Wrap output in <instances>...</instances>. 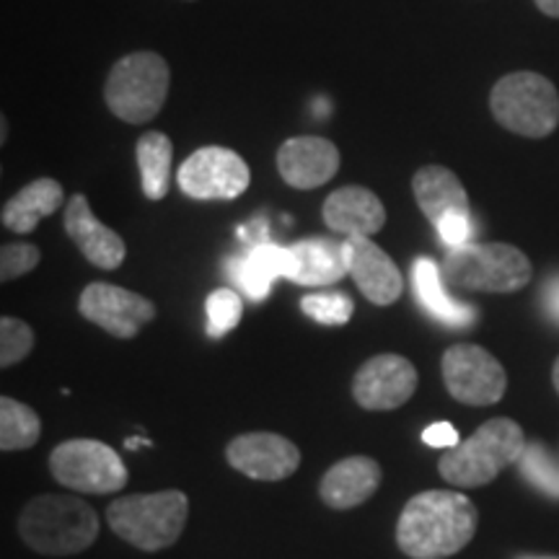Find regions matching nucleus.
Segmentation results:
<instances>
[{
  "label": "nucleus",
  "instance_id": "nucleus-32",
  "mask_svg": "<svg viewBox=\"0 0 559 559\" xmlns=\"http://www.w3.org/2000/svg\"><path fill=\"white\" fill-rule=\"evenodd\" d=\"M423 440L430 445V449H456L461 443L459 430L453 428L451 423H436L430 428H425Z\"/></svg>",
  "mask_w": 559,
  "mask_h": 559
},
{
  "label": "nucleus",
  "instance_id": "nucleus-26",
  "mask_svg": "<svg viewBox=\"0 0 559 559\" xmlns=\"http://www.w3.org/2000/svg\"><path fill=\"white\" fill-rule=\"evenodd\" d=\"M521 477L539 487L544 495L559 500V464L542 443H528L523 456L519 459Z\"/></svg>",
  "mask_w": 559,
  "mask_h": 559
},
{
  "label": "nucleus",
  "instance_id": "nucleus-35",
  "mask_svg": "<svg viewBox=\"0 0 559 559\" xmlns=\"http://www.w3.org/2000/svg\"><path fill=\"white\" fill-rule=\"evenodd\" d=\"M140 445H151V440H145V438H130L128 443H124V449H140Z\"/></svg>",
  "mask_w": 559,
  "mask_h": 559
},
{
  "label": "nucleus",
  "instance_id": "nucleus-13",
  "mask_svg": "<svg viewBox=\"0 0 559 559\" xmlns=\"http://www.w3.org/2000/svg\"><path fill=\"white\" fill-rule=\"evenodd\" d=\"M226 459L236 472L257 481H283L300 466V451L277 432H243L226 445Z\"/></svg>",
  "mask_w": 559,
  "mask_h": 559
},
{
  "label": "nucleus",
  "instance_id": "nucleus-30",
  "mask_svg": "<svg viewBox=\"0 0 559 559\" xmlns=\"http://www.w3.org/2000/svg\"><path fill=\"white\" fill-rule=\"evenodd\" d=\"M39 249L34 243H5L0 249V280L11 283V280L29 275L39 264Z\"/></svg>",
  "mask_w": 559,
  "mask_h": 559
},
{
  "label": "nucleus",
  "instance_id": "nucleus-34",
  "mask_svg": "<svg viewBox=\"0 0 559 559\" xmlns=\"http://www.w3.org/2000/svg\"><path fill=\"white\" fill-rule=\"evenodd\" d=\"M542 13H547L551 19H559V0H536Z\"/></svg>",
  "mask_w": 559,
  "mask_h": 559
},
{
  "label": "nucleus",
  "instance_id": "nucleus-18",
  "mask_svg": "<svg viewBox=\"0 0 559 559\" xmlns=\"http://www.w3.org/2000/svg\"><path fill=\"white\" fill-rule=\"evenodd\" d=\"M383 479L381 464L370 456H349L334 464L330 472L321 477L319 495L324 506L334 510L358 508L362 502L379 492Z\"/></svg>",
  "mask_w": 559,
  "mask_h": 559
},
{
  "label": "nucleus",
  "instance_id": "nucleus-28",
  "mask_svg": "<svg viewBox=\"0 0 559 559\" xmlns=\"http://www.w3.org/2000/svg\"><path fill=\"white\" fill-rule=\"evenodd\" d=\"M207 334L210 337H226V334L239 326L243 317L241 296L230 288H218L207 296Z\"/></svg>",
  "mask_w": 559,
  "mask_h": 559
},
{
  "label": "nucleus",
  "instance_id": "nucleus-20",
  "mask_svg": "<svg viewBox=\"0 0 559 559\" xmlns=\"http://www.w3.org/2000/svg\"><path fill=\"white\" fill-rule=\"evenodd\" d=\"M293 283L304 288H324L349 275L347 243L334 239H304L290 247Z\"/></svg>",
  "mask_w": 559,
  "mask_h": 559
},
{
  "label": "nucleus",
  "instance_id": "nucleus-15",
  "mask_svg": "<svg viewBox=\"0 0 559 559\" xmlns=\"http://www.w3.org/2000/svg\"><path fill=\"white\" fill-rule=\"evenodd\" d=\"M349 257V275L355 285L362 290L370 304L391 306L400 300L404 290L402 272L394 260L383 251L379 243L370 241V236H353L345 239Z\"/></svg>",
  "mask_w": 559,
  "mask_h": 559
},
{
  "label": "nucleus",
  "instance_id": "nucleus-5",
  "mask_svg": "<svg viewBox=\"0 0 559 559\" xmlns=\"http://www.w3.org/2000/svg\"><path fill=\"white\" fill-rule=\"evenodd\" d=\"M445 283L466 293H519L531 283V262L510 243H464L443 262Z\"/></svg>",
  "mask_w": 559,
  "mask_h": 559
},
{
  "label": "nucleus",
  "instance_id": "nucleus-21",
  "mask_svg": "<svg viewBox=\"0 0 559 559\" xmlns=\"http://www.w3.org/2000/svg\"><path fill=\"white\" fill-rule=\"evenodd\" d=\"M412 192L419 210L432 226L456 213H472L469 194H466L461 179L445 166H423L412 179Z\"/></svg>",
  "mask_w": 559,
  "mask_h": 559
},
{
  "label": "nucleus",
  "instance_id": "nucleus-36",
  "mask_svg": "<svg viewBox=\"0 0 559 559\" xmlns=\"http://www.w3.org/2000/svg\"><path fill=\"white\" fill-rule=\"evenodd\" d=\"M551 381H555V389H557V394H559V358L555 362V368H551Z\"/></svg>",
  "mask_w": 559,
  "mask_h": 559
},
{
  "label": "nucleus",
  "instance_id": "nucleus-27",
  "mask_svg": "<svg viewBox=\"0 0 559 559\" xmlns=\"http://www.w3.org/2000/svg\"><path fill=\"white\" fill-rule=\"evenodd\" d=\"M300 311L326 326H342L353 319L355 304L345 293H309L300 298Z\"/></svg>",
  "mask_w": 559,
  "mask_h": 559
},
{
  "label": "nucleus",
  "instance_id": "nucleus-3",
  "mask_svg": "<svg viewBox=\"0 0 559 559\" xmlns=\"http://www.w3.org/2000/svg\"><path fill=\"white\" fill-rule=\"evenodd\" d=\"M526 445L519 423L508 417L487 419L472 438L461 440L456 449H449L440 459L438 472L449 485L464 489L485 487L498 479V474L510 464H519Z\"/></svg>",
  "mask_w": 559,
  "mask_h": 559
},
{
  "label": "nucleus",
  "instance_id": "nucleus-11",
  "mask_svg": "<svg viewBox=\"0 0 559 559\" xmlns=\"http://www.w3.org/2000/svg\"><path fill=\"white\" fill-rule=\"evenodd\" d=\"M79 311L91 324L102 326L117 340L138 337L148 321L156 319V304L135 290L111 283H91L79 298Z\"/></svg>",
  "mask_w": 559,
  "mask_h": 559
},
{
  "label": "nucleus",
  "instance_id": "nucleus-22",
  "mask_svg": "<svg viewBox=\"0 0 559 559\" xmlns=\"http://www.w3.org/2000/svg\"><path fill=\"white\" fill-rule=\"evenodd\" d=\"M412 283H415L417 300L423 304V309L436 317L443 324L456 326V330H464V326H472L474 319H477V311L474 306L461 304V300L451 298L445 293L443 277H440L438 264L430 260V257H417L415 264H412Z\"/></svg>",
  "mask_w": 559,
  "mask_h": 559
},
{
  "label": "nucleus",
  "instance_id": "nucleus-7",
  "mask_svg": "<svg viewBox=\"0 0 559 559\" xmlns=\"http://www.w3.org/2000/svg\"><path fill=\"white\" fill-rule=\"evenodd\" d=\"M489 109L502 128L523 138H547L559 124V94L539 73H510L495 83Z\"/></svg>",
  "mask_w": 559,
  "mask_h": 559
},
{
  "label": "nucleus",
  "instance_id": "nucleus-16",
  "mask_svg": "<svg viewBox=\"0 0 559 559\" xmlns=\"http://www.w3.org/2000/svg\"><path fill=\"white\" fill-rule=\"evenodd\" d=\"M66 230L81 254L99 270H117L124 262L128 247L122 236L104 226L91 210L86 194H73L66 205Z\"/></svg>",
  "mask_w": 559,
  "mask_h": 559
},
{
  "label": "nucleus",
  "instance_id": "nucleus-14",
  "mask_svg": "<svg viewBox=\"0 0 559 559\" xmlns=\"http://www.w3.org/2000/svg\"><path fill=\"white\" fill-rule=\"evenodd\" d=\"M340 169V151L332 140L304 135L280 145L277 171L293 190H317Z\"/></svg>",
  "mask_w": 559,
  "mask_h": 559
},
{
  "label": "nucleus",
  "instance_id": "nucleus-9",
  "mask_svg": "<svg viewBox=\"0 0 559 559\" xmlns=\"http://www.w3.org/2000/svg\"><path fill=\"white\" fill-rule=\"evenodd\" d=\"M445 389L453 400L469 407L498 404L508 391V373L492 353L479 345H453L440 360Z\"/></svg>",
  "mask_w": 559,
  "mask_h": 559
},
{
  "label": "nucleus",
  "instance_id": "nucleus-4",
  "mask_svg": "<svg viewBox=\"0 0 559 559\" xmlns=\"http://www.w3.org/2000/svg\"><path fill=\"white\" fill-rule=\"evenodd\" d=\"M190 519V500L179 489L153 495H128L107 508L109 528L122 542L143 551H158L177 544Z\"/></svg>",
  "mask_w": 559,
  "mask_h": 559
},
{
  "label": "nucleus",
  "instance_id": "nucleus-29",
  "mask_svg": "<svg viewBox=\"0 0 559 559\" xmlns=\"http://www.w3.org/2000/svg\"><path fill=\"white\" fill-rule=\"evenodd\" d=\"M34 332L26 321L3 317L0 319V366H16L32 353Z\"/></svg>",
  "mask_w": 559,
  "mask_h": 559
},
{
  "label": "nucleus",
  "instance_id": "nucleus-23",
  "mask_svg": "<svg viewBox=\"0 0 559 559\" xmlns=\"http://www.w3.org/2000/svg\"><path fill=\"white\" fill-rule=\"evenodd\" d=\"M66 192L55 179H34L3 205V226L13 234H32L41 218L52 215L62 205Z\"/></svg>",
  "mask_w": 559,
  "mask_h": 559
},
{
  "label": "nucleus",
  "instance_id": "nucleus-17",
  "mask_svg": "<svg viewBox=\"0 0 559 559\" xmlns=\"http://www.w3.org/2000/svg\"><path fill=\"white\" fill-rule=\"evenodd\" d=\"M326 228L334 234L353 239V236H373L386 223V207L376 192L366 187H342L324 200Z\"/></svg>",
  "mask_w": 559,
  "mask_h": 559
},
{
  "label": "nucleus",
  "instance_id": "nucleus-24",
  "mask_svg": "<svg viewBox=\"0 0 559 559\" xmlns=\"http://www.w3.org/2000/svg\"><path fill=\"white\" fill-rule=\"evenodd\" d=\"M138 169L140 187L148 200H164L171 190V164H174V143L164 132L151 130L143 132L138 140Z\"/></svg>",
  "mask_w": 559,
  "mask_h": 559
},
{
  "label": "nucleus",
  "instance_id": "nucleus-10",
  "mask_svg": "<svg viewBox=\"0 0 559 559\" xmlns=\"http://www.w3.org/2000/svg\"><path fill=\"white\" fill-rule=\"evenodd\" d=\"M249 181L247 160L221 145L194 151L177 174L179 190L192 200H236L249 190Z\"/></svg>",
  "mask_w": 559,
  "mask_h": 559
},
{
  "label": "nucleus",
  "instance_id": "nucleus-12",
  "mask_svg": "<svg viewBox=\"0 0 559 559\" xmlns=\"http://www.w3.org/2000/svg\"><path fill=\"white\" fill-rule=\"evenodd\" d=\"M417 368L407 358L383 353L362 362L353 381V396L368 412L400 409L417 391Z\"/></svg>",
  "mask_w": 559,
  "mask_h": 559
},
{
  "label": "nucleus",
  "instance_id": "nucleus-19",
  "mask_svg": "<svg viewBox=\"0 0 559 559\" xmlns=\"http://www.w3.org/2000/svg\"><path fill=\"white\" fill-rule=\"evenodd\" d=\"M293 272V251L290 247H277V243H257L249 247L243 257L230 260V277L236 280L243 296L249 300H264L270 296L272 283L277 277H288Z\"/></svg>",
  "mask_w": 559,
  "mask_h": 559
},
{
  "label": "nucleus",
  "instance_id": "nucleus-31",
  "mask_svg": "<svg viewBox=\"0 0 559 559\" xmlns=\"http://www.w3.org/2000/svg\"><path fill=\"white\" fill-rule=\"evenodd\" d=\"M438 236L440 241L445 243V247L451 249H459L464 247V243H469L474 228H472V213H456V215H449V218H443L438 223Z\"/></svg>",
  "mask_w": 559,
  "mask_h": 559
},
{
  "label": "nucleus",
  "instance_id": "nucleus-33",
  "mask_svg": "<svg viewBox=\"0 0 559 559\" xmlns=\"http://www.w3.org/2000/svg\"><path fill=\"white\" fill-rule=\"evenodd\" d=\"M542 300H544V311H547V317L559 326V272L544 283Z\"/></svg>",
  "mask_w": 559,
  "mask_h": 559
},
{
  "label": "nucleus",
  "instance_id": "nucleus-1",
  "mask_svg": "<svg viewBox=\"0 0 559 559\" xmlns=\"http://www.w3.org/2000/svg\"><path fill=\"white\" fill-rule=\"evenodd\" d=\"M477 521V508L466 495L430 489L404 506L396 544L409 559H445L474 539Z\"/></svg>",
  "mask_w": 559,
  "mask_h": 559
},
{
  "label": "nucleus",
  "instance_id": "nucleus-6",
  "mask_svg": "<svg viewBox=\"0 0 559 559\" xmlns=\"http://www.w3.org/2000/svg\"><path fill=\"white\" fill-rule=\"evenodd\" d=\"M171 86V70L156 52H132L109 70L107 107L122 122L143 124L164 109Z\"/></svg>",
  "mask_w": 559,
  "mask_h": 559
},
{
  "label": "nucleus",
  "instance_id": "nucleus-25",
  "mask_svg": "<svg viewBox=\"0 0 559 559\" xmlns=\"http://www.w3.org/2000/svg\"><path fill=\"white\" fill-rule=\"evenodd\" d=\"M39 436L41 423L37 412L11 396H3L0 400V449L3 453L32 449L39 443Z\"/></svg>",
  "mask_w": 559,
  "mask_h": 559
},
{
  "label": "nucleus",
  "instance_id": "nucleus-8",
  "mask_svg": "<svg viewBox=\"0 0 559 559\" xmlns=\"http://www.w3.org/2000/svg\"><path fill=\"white\" fill-rule=\"evenodd\" d=\"M50 472L62 487L81 495H115L130 479L120 453L91 438L60 443L50 453Z\"/></svg>",
  "mask_w": 559,
  "mask_h": 559
},
{
  "label": "nucleus",
  "instance_id": "nucleus-2",
  "mask_svg": "<svg viewBox=\"0 0 559 559\" xmlns=\"http://www.w3.org/2000/svg\"><path fill=\"white\" fill-rule=\"evenodd\" d=\"M19 536L47 557L86 551L99 536V515L86 500L70 495H39L19 515Z\"/></svg>",
  "mask_w": 559,
  "mask_h": 559
}]
</instances>
